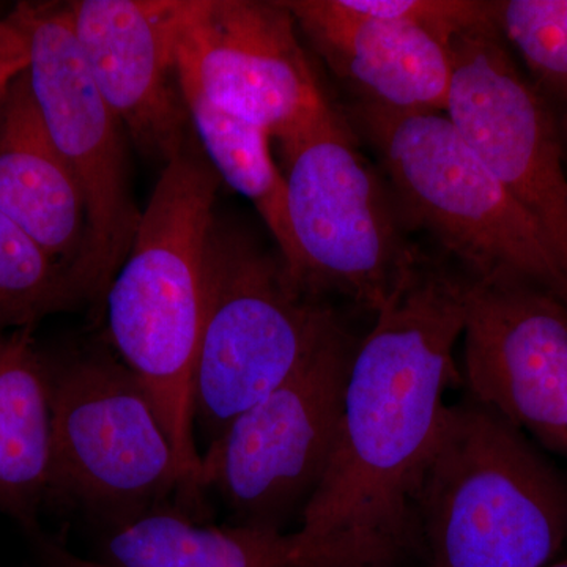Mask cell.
<instances>
[{
	"instance_id": "6da1fadb",
	"label": "cell",
	"mask_w": 567,
	"mask_h": 567,
	"mask_svg": "<svg viewBox=\"0 0 567 567\" xmlns=\"http://www.w3.org/2000/svg\"><path fill=\"white\" fill-rule=\"evenodd\" d=\"M468 278L417 254L358 342L333 457L295 536L320 567L421 557L416 499L457 382Z\"/></svg>"
},
{
	"instance_id": "7a4b0ae2",
	"label": "cell",
	"mask_w": 567,
	"mask_h": 567,
	"mask_svg": "<svg viewBox=\"0 0 567 567\" xmlns=\"http://www.w3.org/2000/svg\"><path fill=\"white\" fill-rule=\"evenodd\" d=\"M219 183L193 147L167 163L104 295L112 349L151 398L193 502L203 498L193 379Z\"/></svg>"
},
{
	"instance_id": "3957f363",
	"label": "cell",
	"mask_w": 567,
	"mask_h": 567,
	"mask_svg": "<svg viewBox=\"0 0 567 567\" xmlns=\"http://www.w3.org/2000/svg\"><path fill=\"white\" fill-rule=\"evenodd\" d=\"M416 516L423 567H546L567 543V477L465 398L446 405Z\"/></svg>"
},
{
	"instance_id": "277c9868",
	"label": "cell",
	"mask_w": 567,
	"mask_h": 567,
	"mask_svg": "<svg viewBox=\"0 0 567 567\" xmlns=\"http://www.w3.org/2000/svg\"><path fill=\"white\" fill-rule=\"evenodd\" d=\"M379 153L406 229L432 235L472 281H520L567 306V275L539 223L466 144L445 112L352 106Z\"/></svg>"
},
{
	"instance_id": "5b68a950",
	"label": "cell",
	"mask_w": 567,
	"mask_h": 567,
	"mask_svg": "<svg viewBox=\"0 0 567 567\" xmlns=\"http://www.w3.org/2000/svg\"><path fill=\"white\" fill-rule=\"evenodd\" d=\"M347 328L327 298L292 281L281 259L216 223L193 379L194 427L205 445Z\"/></svg>"
},
{
	"instance_id": "8992f818",
	"label": "cell",
	"mask_w": 567,
	"mask_h": 567,
	"mask_svg": "<svg viewBox=\"0 0 567 567\" xmlns=\"http://www.w3.org/2000/svg\"><path fill=\"white\" fill-rule=\"evenodd\" d=\"M279 148L295 246L287 274L305 292L342 295L375 316L420 252L385 175L336 110Z\"/></svg>"
},
{
	"instance_id": "52a82bcc",
	"label": "cell",
	"mask_w": 567,
	"mask_h": 567,
	"mask_svg": "<svg viewBox=\"0 0 567 567\" xmlns=\"http://www.w3.org/2000/svg\"><path fill=\"white\" fill-rule=\"evenodd\" d=\"M48 357V354H47ZM52 442L48 503L117 527L171 495L189 511L169 436L137 377L110 352L48 357Z\"/></svg>"
},
{
	"instance_id": "ba28073f",
	"label": "cell",
	"mask_w": 567,
	"mask_h": 567,
	"mask_svg": "<svg viewBox=\"0 0 567 567\" xmlns=\"http://www.w3.org/2000/svg\"><path fill=\"white\" fill-rule=\"evenodd\" d=\"M358 342L347 328L207 446L200 491L221 496L234 525L287 533L301 520L333 457Z\"/></svg>"
},
{
	"instance_id": "9c48e42d",
	"label": "cell",
	"mask_w": 567,
	"mask_h": 567,
	"mask_svg": "<svg viewBox=\"0 0 567 567\" xmlns=\"http://www.w3.org/2000/svg\"><path fill=\"white\" fill-rule=\"evenodd\" d=\"M14 10L28 32L33 103L84 194V281L96 300L125 262L141 218L130 189L126 133L85 65L66 3L24 2Z\"/></svg>"
},
{
	"instance_id": "30bf717a",
	"label": "cell",
	"mask_w": 567,
	"mask_h": 567,
	"mask_svg": "<svg viewBox=\"0 0 567 567\" xmlns=\"http://www.w3.org/2000/svg\"><path fill=\"white\" fill-rule=\"evenodd\" d=\"M445 114L539 223L567 275L566 148L558 112L518 70L495 20L453 41Z\"/></svg>"
},
{
	"instance_id": "8fae6325",
	"label": "cell",
	"mask_w": 567,
	"mask_h": 567,
	"mask_svg": "<svg viewBox=\"0 0 567 567\" xmlns=\"http://www.w3.org/2000/svg\"><path fill=\"white\" fill-rule=\"evenodd\" d=\"M282 2L186 0L178 76L208 102L284 141L334 110Z\"/></svg>"
},
{
	"instance_id": "7c38bea8",
	"label": "cell",
	"mask_w": 567,
	"mask_h": 567,
	"mask_svg": "<svg viewBox=\"0 0 567 567\" xmlns=\"http://www.w3.org/2000/svg\"><path fill=\"white\" fill-rule=\"evenodd\" d=\"M462 338L468 398L567 457V306L532 284L468 279Z\"/></svg>"
},
{
	"instance_id": "4fadbf2b",
	"label": "cell",
	"mask_w": 567,
	"mask_h": 567,
	"mask_svg": "<svg viewBox=\"0 0 567 567\" xmlns=\"http://www.w3.org/2000/svg\"><path fill=\"white\" fill-rule=\"evenodd\" d=\"M66 9L85 65L134 147L163 167L188 151L177 61L186 0H76Z\"/></svg>"
},
{
	"instance_id": "5bb4252c",
	"label": "cell",
	"mask_w": 567,
	"mask_h": 567,
	"mask_svg": "<svg viewBox=\"0 0 567 567\" xmlns=\"http://www.w3.org/2000/svg\"><path fill=\"white\" fill-rule=\"evenodd\" d=\"M282 3L353 93L354 106L390 114L445 112L453 44L420 25L349 9L344 0Z\"/></svg>"
},
{
	"instance_id": "9a60e30c",
	"label": "cell",
	"mask_w": 567,
	"mask_h": 567,
	"mask_svg": "<svg viewBox=\"0 0 567 567\" xmlns=\"http://www.w3.org/2000/svg\"><path fill=\"white\" fill-rule=\"evenodd\" d=\"M0 213L69 268L92 301L84 194L41 123L25 71L0 106Z\"/></svg>"
},
{
	"instance_id": "2e32d148",
	"label": "cell",
	"mask_w": 567,
	"mask_h": 567,
	"mask_svg": "<svg viewBox=\"0 0 567 567\" xmlns=\"http://www.w3.org/2000/svg\"><path fill=\"white\" fill-rule=\"evenodd\" d=\"M51 442L47 353L33 327L0 331V514L24 532L48 503Z\"/></svg>"
},
{
	"instance_id": "e0dca14e",
	"label": "cell",
	"mask_w": 567,
	"mask_h": 567,
	"mask_svg": "<svg viewBox=\"0 0 567 567\" xmlns=\"http://www.w3.org/2000/svg\"><path fill=\"white\" fill-rule=\"evenodd\" d=\"M96 561L111 567H315L295 533L218 527L169 505L106 528Z\"/></svg>"
},
{
	"instance_id": "ac0fdd59",
	"label": "cell",
	"mask_w": 567,
	"mask_h": 567,
	"mask_svg": "<svg viewBox=\"0 0 567 567\" xmlns=\"http://www.w3.org/2000/svg\"><path fill=\"white\" fill-rule=\"evenodd\" d=\"M189 122L219 181L252 203L278 244L287 271L292 270L295 246L287 216L286 182L270 151L271 136L260 126L219 110L182 80Z\"/></svg>"
},
{
	"instance_id": "d6986e66",
	"label": "cell",
	"mask_w": 567,
	"mask_h": 567,
	"mask_svg": "<svg viewBox=\"0 0 567 567\" xmlns=\"http://www.w3.org/2000/svg\"><path fill=\"white\" fill-rule=\"evenodd\" d=\"M87 301L80 279L0 213V331L35 327Z\"/></svg>"
},
{
	"instance_id": "ffe728a7",
	"label": "cell",
	"mask_w": 567,
	"mask_h": 567,
	"mask_svg": "<svg viewBox=\"0 0 567 567\" xmlns=\"http://www.w3.org/2000/svg\"><path fill=\"white\" fill-rule=\"evenodd\" d=\"M495 24L537 91L557 112H566L567 0H499Z\"/></svg>"
},
{
	"instance_id": "44dd1931",
	"label": "cell",
	"mask_w": 567,
	"mask_h": 567,
	"mask_svg": "<svg viewBox=\"0 0 567 567\" xmlns=\"http://www.w3.org/2000/svg\"><path fill=\"white\" fill-rule=\"evenodd\" d=\"M29 39L17 10L0 17V106L13 82L28 70Z\"/></svg>"
},
{
	"instance_id": "7402d4cb",
	"label": "cell",
	"mask_w": 567,
	"mask_h": 567,
	"mask_svg": "<svg viewBox=\"0 0 567 567\" xmlns=\"http://www.w3.org/2000/svg\"><path fill=\"white\" fill-rule=\"evenodd\" d=\"M25 535L31 540L32 550L39 559L40 567H111L96 559L80 557L61 540L44 533L40 525L25 532Z\"/></svg>"
},
{
	"instance_id": "603a6c76",
	"label": "cell",
	"mask_w": 567,
	"mask_h": 567,
	"mask_svg": "<svg viewBox=\"0 0 567 567\" xmlns=\"http://www.w3.org/2000/svg\"><path fill=\"white\" fill-rule=\"evenodd\" d=\"M559 128H561L563 142H565V148L567 152V111L558 112Z\"/></svg>"
},
{
	"instance_id": "cb8c5ba5",
	"label": "cell",
	"mask_w": 567,
	"mask_h": 567,
	"mask_svg": "<svg viewBox=\"0 0 567 567\" xmlns=\"http://www.w3.org/2000/svg\"><path fill=\"white\" fill-rule=\"evenodd\" d=\"M546 567H567V558L561 559V561L551 563V565H548Z\"/></svg>"
}]
</instances>
